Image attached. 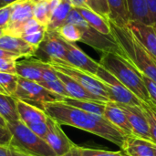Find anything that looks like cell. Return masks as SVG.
<instances>
[{
    "label": "cell",
    "mask_w": 156,
    "mask_h": 156,
    "mask_svg": "<svg viewBox=\"0 0 156 156\" xmlns=\"http://www.w3.org/2000/svg\"><path fill=\"white\" fill-rule=\"evenodd\" d=\"M43 111L59 125H68L90 133L121 148L125 141L126 135L103 116L87 112L64 101L45 103Z\"/></svg>",
    "instance_id": "cell-1"
},
{
    "label": "cell",
    "mask_w": 156,
    "mask_h": 156,
    "mask_svg": "<svg viewBox=\"0 0 156 156\" xmlns=\"http://www.w3.org/2000/svg\"><path fill=\"white\" fill-rule=\"evenodd\" d=\"M112 34L124 56L141 74L156 83V59L140 44L128 27H119L110 22Z\"/></svg>",
    "instance_id": "cell-2"
},
{
    "label": "cell",
    "mask_w": 156,
    "mask_h": 156,
    "mask_svg": "<svg viewBox=\"0 0 156 156\" xmlns=\"http://www.w3.org/2000/svg\"><path fill=\"white\" fill-rule=\"evenodd\" d=\"M99 63L142 101L150 102L142 74L124 56L117 53H102Z\"/></svg>",
    "instance_id": "cell-3"
},
{
    "label": "cell",
    "mask_w": 156,
    "mask_h": 156,
    "mask_svg": "<svg viewBox=\"0 0 156 156\" xmlns=\"http://www.w3.org/2000/svg\"><path fill=\"white\" fill-rule=\"evenodd\" d=\"M12 133L9 144L16 151L26 156H57L47 142L35 134L21 121L7 123Z\"/></svg>",
    "instance_id": "cell-4"
},
{
    "label": "cell",
    "mask_w": 156,
    "mask_h": 156,
    "mask_svg": "<svg viewBox=\"0 0 156 156\" xmlns=\"http://www.w3.org/2000/svg\"><path fill=\"white\" fill-rule=\"evenodd\" d=\"M66 23L78 27L81 32V42L90 46L94 49L101 51V53H117L122 55V50L112 35H104L91 27L75 7L69 12Z\"/></svg>",
    "instance_id": "cell-5"
},
{
    "label": "cell",
    "mask_w": 156,
    "mask_h": 156,
    "mask_svg": "<svg viewBox=\"0 0 156 156\" xmlns=\"http://www.w3.org/2000/svg\"><path fill=\"white\" fill-rule=\"evenodd\" d=\"M15 97L27 103L38 107L41 110H43V105L45 103L63 101L65 99L51 92L37 82L25 80L19 77Z\"/></svg>",
    "instance_id": "cell-6"
},
{
    "label": "cell",
    "mask_w": 156,
    "mask_h": 156,
    "mask_svg": "<svg viewBox=\"0 0 156 156\" xmlns=\"http://www.w3.org/2000/svg\"><path fill=\"white\" fill-rule=\"evenodd\" d=\"M49 64L56 70H58L69 76L70 78L74 79L84 89H86L92 95L96 96L100 101L104 102L110 101L105 86L103 85L102 81L95 75H91L90 73L84 72L66 63H49Z\"/></svg>",
    "instance_id": "cell-7"
},
{
    "label": "cell",
    "mask_w": 156,
    "mask_h": 156,
    "mask_svg": "<svg viewBox=\"0 0 156 156\" xmlns=\"http://www.w3.org/2000/svg\"><path fill=\"white\" fill-rule=\"evenodd\" d=\"M96 77L99 78L105 86L110 101L126 105H142L143 101L102 66H100Z\"/></svg>",
    "instance_id": "cell-8"
},
{
    "label": "cell",
    "mask_w": 156,
    "mask_h": 156,
    "mask_svg": "<svg viewBox=\"0 0 156 156\" xmlns=\"http://www.w3.org/2000/svg\"><path fill=\"white\" fill-rule=\"evenodd\" d=\"M34 4L27 0H18L11 5V16L7 27L3 30L4 35L12 37H22V26L28 19L33 17Z\"/></svg>",
    "instance_id": "cell-9"
},
{
    "label": "cell",
    "mask_w": 156,
    "mask_h": 156,
    "mask_svg": "<svg viewBox=\"0 0 156 156\" xmlns=\"http://www.w3.org/2000/svg\"><path fill=\"white\" fill-rule=\"evenodd\" d=\"M64 41L67 48L66 58L64 63L72 66L78 69H80L84 72L96 76L101 64L91 58L90 56H88L75 43L68 42L66 40Z\"/></svg>",
    "instance_id": "cell-10"
},
{
    "label": "cell",
    "mask_w": 156,
    "mask_h": 156,
    "mask_svg": "<svg viewBox=\"0 0 156 156\" xmlns=\"http://www.w3.org/2000/svg\"><path fill=\"white\" fill-rule=\"evenodd\" d=\"M40 49L47 57V63H64L67 48L64 39L56 31L48 30L44 40L39 46Z\"/></svg>",
    "instance_id": "cell-11"
},
{
    "label": "cell",
    "mask_w": 156,
    "mask_h": 156,
    "mask_svg": "<svg viewBox=\"0 0 156 156\" xmlns=\"http://www.w3.org/2000/svg\"><path fill=\"white\" fill-rule=\"evenodd\" d=\"M117 104L124 112L131 124L133 135L151 142L149 123L145 112L142 108V106L126 105V104H119V103Z\"/></svg>",
    "instance_id": "cell-12"
},
{
    "label": "cell",
    "mask_w": 156,
    "mask_h": 156,
    "mask_svg": "<svg viewBox=\"0 0 156 156\" xmlns=\"http://www.w3.org/2000/svg\"><path fill=\"white\" fill-rule=\"evenodd\" d=\"M48 133L45 138V141L54 151L56 155H63L76 145L69 139V137L62 131L60 127L61 125H59L50 117L48 120Z\"/></svg>",
    "instance_id": "cell-13"
},
{
    "label": "cell",
    "mask_w": 156,
    "mask_h": 156,
    "mask_svg": "<svg viewBox=\"0 0 156 156\" xmlns=\"http://www.w3.org/2000/svg\"><path fill=\"white\" fill-rule=\"evenodd\" d=\"M127 27L140 44L156 59V32L154 27L135 20H130Z\"/></svg>",
    "instance_id": "cell-14"
},
{
    "label": "cell",
    "mask_w": 156,
    "mask_h": 156,
    "mask_svg": "<svg viewBox=\"0 0 156 156\" xmlns=\"http://www.w3.org/2000/svg\"><path fill=\"white\" fill-rule=\"evenodd\" d=\"M42 63L39 58H25L16 61V76L25 80H32L37 83L42 82Z\"/></svg>",
    "instance_id": "cell-15"
},
{
    "label": "cell",
    "mask_w": 156,
    "mask_h": 156,
    "mask_svg": "<svg viewBox=\"0 0 156 156\" xmlns=\"http://www.w3.org/2000/svg\"><path fill=\"white\" fill-rule=\"evenodd\" d=\"M0 48L17 55L19 58H30L36 55L37 48L29 45L22 37L3 35L0 37Z\"/></svg>",
    "instance_id": "cell-16"
},
{
    "label": "cell",
    "mask_w": 156,
    "mask_h": 156,
    "mask_svg": "<svg viewBox=\"0 0 156 156\" xmlns=\"http://www.w3.org/2000/svg\"><path fill=\"white\" fill-rule=\"evenodd\" d=\"M103 117L112 125L122 131L126 136L133 135L131 124L122 109L113 101H108L105 106Z\"/></svg>",
    "instance_id": "cell-17"
},
{
    "label": "cell",
    "mask_w": 156,
    "mask_h": 156,
    "mask_svg": "<svg viewBox=\"0 0 156 156\" xmlns=\"http://www.w3.org/2000/svg\"><path fill=\"white\" fill-rule=\"evenodd\" d=\"M122 151L129 156H154V144L134 136H126Z\"/></svg>",
    "instance_id": "cell-18"
},
{
    "label": "cell",
    "mask_w": 156,
    "mask_h": 156,
    "mask_svg": "<svg viewBox=\"0 0 156 156\" xmlns=\"http://www.w3.org/2000/svg\"><path fill=\"white\" fill-rule=\"evenodd\" d=\"M16 107L19 120L26 125L37 122H47L49 118L48 115L40 108L18 99H16Z\"/></svg>",
    "instance_id": "cell-19"
},
{
    "label": "cell",
    "mask_w": 156,
    "mask_h": 156,
    "mask_svg": "<svg viewBox=\"0 0 156 156\" xmlns=\"http://www.w3.org/2000/svg\"><path fill=\"white\" fill-rule=\"evenodd\" d=\"M56 70V69H55ZM57 75L60 81L63 83L66 91L69 95V98L76 99V100H90V101H100L96 96L90 93L86 89H84L78 81L74 79L70 78L69 76L56 70Z\"/></svg>",
    "instance_id": "cell-20"
},
{
    "label": "cell",
    "mask_w": 156,
    "mask_h": 156,
    "mask_svg": "<svg viewBox=\"0 0 156 156\" xmlns=\"http://www.w3.org/2000/svg\"><path fill=\"white\" fill-rule=\"evenodd\" d=\"M76 8V7H75ZM79 13L81 15V16L87 21V23L99 32L107 35L112 36V27L110 24V20L105 18L104 16H101L100 14L92 11L90 8L87 7H77L76 8Z\"/></svg>",
    "instance_id": "cell-21"
},
{
    "label": "cell",
    "mask_w": 156,
    "mask_h": 156,
    "mask_svg": "<svg viewBox=\"0 0 156 156\" xmlns=\"http://www.w3.org/2000/svg\"><path fill=\"white\" fill-rule=\"evenodd\" d=\"M110 9V22L122 27H127L130 21V15L126 0H107Z\"/></svg>",
    "instance_id": "cell-22"
},
{
    "label": "cell",
    "mask_w": 156,
    "mask_h": 156,
    "mask_svg": "<svg viewBox=\"0 0 156 156\" xmlns=\"http://www.w3.org/2000/svg\"><path fill=\"white\" fill-rule=\"evenodd\" d=\"M0 116L6 123H13L20 121L17 113L16 98L0 93Z\"/></svg>",
    "instance_id": "cell-23"
},
{
    "label": "cell",
    "mask_w": 156,
    "mask_h": 156,
    "mask_svg": "<svg viewBox=\"0 0 156 156\" xmlns=\"http://www.w3.org/2000/svg\"><path fill=\"white\" fill-rule=\"evenodd\" d=\"M130 20L140 21L142 23L151 25L150 14L147 6L146 0H126Z\"/></svg>",
    "instance_id": "cell-24"
},
{
    "label": "cell",
    "mask_w": 156,
    "mask_h": 156,
    "mask_svg": "<svg viewBox=\"0 0 156 156\" xmlns=\"http://www.w3.org/2000/svg\"><path fill=\"white\" fill-rule=\"evenodd\" d=\"M64 102L87 112L96 114L99 116H103L105 106L107 102L100 101H90V100H76L72 98H65Z\"/></svg>",
    "instance_id": "cell-25"
},
{
    "label": "cell",
    "mask_w": 156,
    "mask_h": 156,
    "mask_svg": "<svg viewBox=\"0 0 156 156\" xmlns=\"http://www.w3.org/2000/svg\"><path fill=\"white\" fill-rule=\"evenodd\" d=\"M72 8V5L68 0H63L59 6L52 13L49 24L48 26V30L57 31L62 25H64Z\"/></svg>",
    "instance_id": "cell-26"
},
{
    "label": "cell",
    "mask_w": 156,
    "mask_h": 156,
    "mask_svg": "<svg viewBox=\"0 0 156 156\" xmlns=\"http://www.w3.org/2000/svg\"><path fill=\"white\" fill-rule=\"evenodd\" d=\"M33 17L42 26L48 28L51 18V12L49 10L48 0L34 4L33 5Z\"/></svg>",
    "instance_id": "cell-27"
},
{
    "label": "cell",
    "mask_w": 156,
    "mask_h": 156,
    "mask_svg": "<svg viewBox=\"0 0 156 156\" xmlns=\"http://www.w3.org/2000/svg\"><path fill=\"white\" fill-rule=\"evenodd\" d=\"M58 35L64 40L71 43L81 41V32L75 25L65 23L57 31Z\"/></svg>",
    "instance_id": "cell-28"
},
{
    "label": "cell",
    "mask_w": 156,
    "mask_h": 156,
    "mask_svg": "<svg viewBox=\"0 0 156 156\" xmlns=\"http://www.w3.org/2000/svg\"><path fill=\"white\" fill-rule=\"evenodd\" d=\"M18 77L16 75L0 72V93L15 96Z\"/></svg>",
    "instance_id": "cell-29"
},
{
    "label": "cell",
    "mask_w": 156,
    "mask_h": 156,
    "mask_svg": "<svg viewBox=\"0 0 156 156\" xmlns=\"http://www.w3.org/2000/svg\"><path fill=\"white\" fill-rule=\"evenodd\" d=\"M81 1L85 5V7L90 8L92 11L109 19L110 9L108 6L107 0H81Z\"/></svg>",
    "instance_id": "cell-30"
},
{
    "label": "cell",
    "mask_w": 156,
    "mask_h": 156,
    "mask_svg": "<svg viewBox=\"0 0 156 156\" xmlns=\"http://www.w3.org/2000/svg\"><path fill=\"white\" fill-rule=\"evenodd\" d=\"M41 84L43 87H45L47 90H50L51 92L57 94V95H59L63 98H69V95L66 91V89L63 85V83L60 81V80H54V81H49V82H41L39 83Z\"/></svg>",
    "instance_id": "cell-31"
},
{
    "label": "cell",
    "mask_w": 156,
    "mask_h": 156,
    "mask_svg": "<svg viewBox=\"0 0 156 156\" xmlns=\"http://www.w3.org/2000/svg\"><path fill=\"white\" fill-rule=\"evenodd\" d=\"M81 156H129L123 151L111 152L104 151L100 149H91V148H83L81 147Z\"/></svg>",
    "instance_id": "cell-32"
},
{
    "label": "cell",
    "mask_w": 156,
    "mask_h": 156,
    "mask_svg": "<svg viewBox=\"0 0 156 156\" xmlns=\"http://www.w3.org/2000/svg\"><path fill=\"white\" fill-rule=\"evenodd\" d=\"M40 30H48V28L41 24H39L34 17L28 19L27 22H25L22 26V37L26 35H29Z\"/></svg>",
    "instance_id": "cell-33"
},
{
    "label": "cell",
    "mask_w": 156,
    "mask_h": 156,
    "mask_svg": "<svg viewBox=\"0 0 156 156\" xmlns=\"http://www.w3.org/2000/svg\"><path fill=\"white\" fill-rule=\"evenodd\" d=\"M47 31L48 30H40V31H37V32L29 34V35L23 36L22 38L26 42H27L29 45H31V46H33V47H35L36 48L38 49L39 46L41 45L42 41L45 38V36H46Z\"/></svg>",
    "instance_id": "cell-34"
},
{
    "label": "cell",
    "mask_w": 156,
    "mask_h": 156,
    "mask_svg": "<svg viewBox=\"0 0 156 156\" xmlns=\"http://www.w3.org/2000/svg\"><path fill=\"white\" fill-rule=\"evenodd\" d=\"M142 108L144 109L148 123H149V130H150V135H151V142L156 144V121L154 119V117L152 116L149 109L147 108L145 102H142Z\"/></svg>",
    "instance_id": "cell-35"
},
{
    "label": "cell",
    "mask_w": 156,
    "mask_h": 156,
    "mask_svg": "<svg viewBox=\"0 0 156 156\" xmlns=\"http://www.w3.org/2000/svg\"><path fill=\"white\" fill-rule=\"evenodd\" d=\"M35 134L38 137L45 140L48 133V124L47 122H37V123H31L27 125Z\"/></svg>",
    "instance_id": "cell-36"
},
{
    "label": "cell",
    "mask_w": 156,
    "mask_h": 156,
    "mask_svg": "<svg viewBox=\"0 0 156 156\" xmlns=\"http://www.w3.org/2000/svg\"><path fill=\"white\" fill-rule=\"evenodd\" d=\"M142 78L147 89L149 98H150V102L156 107V83L154 80H152L151 79H149L148 77L143 74H142Z\"/></svg>",
    "instance_id": "cell-37"
},
{
    "label": "cell",
    "mask_w": 156,
    "mask_h": 156,
    "mask_svg": "<svg viewBox=\"0 0 156 156\" xmlns=\"http://www.w3.org/2000/svg\"><path fill=\"white\" fill-rule=\"evenodd\" d=\"M16 61L11 58H0V72L16 75Z\"/></svg>",
    "instance_id": "cell-38"
},
{
    "label": "cell",
    "mask_w": 156,
    "mask_h": 156,
    "mask_svg": "<svg viewBox=\"0 0 156 156\" xmlns=\"http://www.w3.org/2000/svg\"><path fill=\"white\" fill-rule=\"evenodd\" d=\"M11 10H12L11 5L4 6V7H0V28L3 30L7 27L9 23Z\"/></svg>",
    "instance_id": "cell-39"
},
{
    "label": "cell",
    "mask_w": 156,
    "mask_h": 156,
    "mask_svg": "<svg viewBox=\"0 0 156 156\" xmlns=\"http://www.w3.org/2000/svg\"><path fill=\"white\" fill-rule=\"evenodd\" d=\"M12 140V133L8 127L0 126V145L9 146Z\"/></svg>",
    "instance_id": "cell-40"
},
{
    "label": "cell",
    "mask_w": 156,
    "mask_h": 156,
    "mask_svg": "<svg viewBox=\"0 0 156 156\" xmlns=\"http://www.w3.org/2000/svg\"><path fill=\"white\" fill-rule=\"evenodd\" d=\"M152 26L156 25V0H146Z\"/></svg>",
    "instance_id": "cell-41"
},
{
    "label": "cell",
    "mask_w": 156,
    "mask_h": 156,
    "mask_svg": "<svg viewBox=\"0 0 156 156\" xmlns=\"http://www.w3.org/2000/svg\"><path fill=\"white\" fill-rule=\"evenodd\" d=\"M0 156H26L19 152L16 151L11 146H2L0 145Z\"/></svg>",
    "instance_id": "cell-42"
},
{
    "label": "cell",
    "mask_w": 156,
    "mask_h": 156,
    "mask_svg": "<svg viewBox=\"0 0 156 156\" xmlns=\"http://www.w3.org/2000/svg\"><path fill=\"white\" fill-rule=\"evenodd\" d=\"M0 58H11V59H15V60H17L21 58H19L17 55L16 54H13V53H10L8 51H5L2 48H0Z\"/></svg>",
    "instance_id": "cell-43"
},
{
    "label": "cell",
    "mask_w": 156,
    "mask_h": 156,
    "mask_svg": "<svg viewBox=\"0 0 156 156\" xmlns=\"http://www.w3.org/2000/svg\"><path fill=\"white\" fill-rule=\"evenodd\" d=\"M61 156H81V147L75 145L68 153H66L65 154Z\"/></svg>",
    "instance_id": "cell-44"
},
{
    "label": "cell",
    "mask_w": 156,
    "mask_h": 156,
    "mask_svg": "<svg viewBox=\"0 0 156 156\" xmlns=\"http://www.w3.org/2000/svg\"><path fill=\"white\" fill-rule=\"evenodd\" d=\"M63 0H48V6H49V10L51 12V15L52 13L59 6V5L62 3Z\"/></svg>",
    "instance_id": "cell-45"
},
{
    "label": "cell",
    "mask_w": 156,
    "mask_h": 156,
    "mask_svg": "<svg viewBox=\"0 0 156 156\" xmlns=\"http://www.w3.org/2000/svg\"><path fill=\"white\" fill-rule=\"evenodd\" d=\"M145 104H146L147 108L149 109V111H150V112H151L152 116L154 117V119L156 121V107L154 105V104H152L151 102H149V103L145 102Z\"/></svg>",
    "instance_id": "cell-46"
},
{
    "label": "cell",
    "mask_w": 156,
    "mask_h": 156,
    "mask_svg": "<svg viewBox=\"0 0 156 156\" xmlns=\"http://www.w3.org/2000/svg\"><path fill=\"white\" fill-rule=\"evenodd\" d=\"M18 0H0V7H4L6 5H10L16 2H17Z\"/></svg>",
    "instance_id": "cell-47"
},
{
    "label": "cell",
    "mask_w": 156,
    "mask_h": 156,
    "mask_svg": "<svg viewBox=\"0 0 156 156\" xmlns=\"http://www.w3.org/2000/svg\"><path fill=\"white\" fill-rule=\"evenodd\" d=\"M0 126H2V127H7V123H6V122L0 116Z\"/></svg>",
    "instance_id": "cell-48"
},
{
    "label": "cell",
    "mask_w": 156,
    "mask_h": 156,
    "mask_svg": "<svg viewBox=\"0 0 156 156\" xmlns=\"http://www.w3.org/2000/svg\"><path fill=\"white\" fill-rule=\"evenodd\" d=\"M28 2L32 3V4H37V3H39V2H44V1H47V0H27Z\"/></svg>",
    "instance_id": "cell-49"
},
{
    "label": "cell",
    "mask_w": 156,
    "mask_h": 156,
    "mask_svg": "<svg viewBox=\"0 0 156 156\" xmlns=\"http://www.w3.org/2000/svg\"><path fill=\"white\" fill-rule=\"evenodd\" d=\"M3 35H4V31H3V29H1V28H0V37H1V36H3Z\"/></svg>",
    "instance_id": "cell-50"
},
{
    "label": "cell",
    "mask_w": 156,
    "mask_h": 156,
    "mask_svg": "<svg viewBox=\"0 0 156 156\" xmlns=\"http://www.w3.org/2000/svg\"><path fill=\"white\" fill-rule=\"evenodd\" d=\"M154 156H156V144H154Z\"/></svg>",
    "instance_id": "cell-51"
},
{
    "label": "cell",
    "mask_w": 156,
    "mask_h": 156,
    "mask_svg": "<svg viewBox=\"0 0 156 156\" xmlns=\"http://www.w3.org/2000/svg\"><path fill=\"white\" fill-rule=\"evenodd\" d=\"M153 27H154V29H155V32H156V25H155V26H153Z\"/></svg>",
    "instance_id": "cell-52"
}]
</instances>
